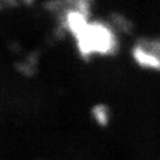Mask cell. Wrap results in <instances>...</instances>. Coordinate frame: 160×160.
Returning a JSON list of instances; mask_svg holds the SVG:
<instances>
[{"mask_svg": "<svg viewBox=\"0 0 160 160\" xmlns=\"http://www.w3.org/2000/svg\"><path fill=\"white\" fill-rule=\"evenodd\" d=\"M134 58L142 68L160 70V49L157 45H154L152 51V46L145 43L142 46L138 48V51L134 52Z\"/></svg>", "mask_w": 160, "mask_h": 160, "instance_id": "obj_1", "label": "cell"}, {"mask_svg": "<svg viewBox=\"0 0 160 160\" xmlns=\"http://www.w3.org/2000/svg\"><path fill=\"white\" fill-rule=\"evenodd\" d=\"M94 118H95V120H96L98 123L106 125V123L108 122V119H109L108 110L106 108H103V107H97V108H95V110H94Z\"/></svg>", "mask_w": 160, "mask_h": 160, "instance_id": "obj_2", "label": "cell"}]
</instances>
